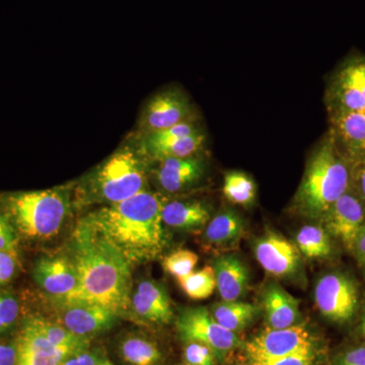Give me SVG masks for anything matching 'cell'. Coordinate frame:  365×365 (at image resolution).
Listing matches in <instances>:
<instances>
[{
  "label": "cell",
  "instance_id": "cell-1",
  "mask_svg": "<svg viewBox=\"0 0 365 365\" xmlns=\"http://www.w3.org/2000/svg\"><path fill=\"white\" fill-rule=\"evenodd\" d=\"M68 257L79 282L68 302L98 304L119 316L131 307V264L86 217L72 232Z\"/></svg>",
  "mask_w": 365,
  "mask_h": 365
},
{
  "label": "cell",
  "instance_id": "cell-2",
  "mask_svg": "<svg viewBox=\"0 0 365 365\" xmlns=\"http://www.w3.org/2000/svg\"><path fill=\"white\" fill-rule=\"evenodd\" d=\"M165 203L162 196L146 190L122 202L98 209L86 218L135 265L155 260L165 249Z\"/></svg>",
  "mask_w": 365,
  "mask_h": 365
},
{
  "label": "cell",
  "instance_id": "cell-3",
  "mask_svg": "<svg viewBox=\"0 0 365 365\" xmlns=\"http://www.w3.org/2000/svg\"><path fill=\"white\" fill-rule=\"evenodd\" d=\"M351 188V162L330 132L307 163L294 207L309 220L322 222L336 201Z\"/></svg>",
  "mask_w": 365,
  "mask_h": 365
},
{
  "label": "cell",
  "instance_id": "cell-4",
  "mask_svg": "<svg viewBox=\"0 0 365 365\" xmlns=\"http://www.w3.org/2000/svg\"><path fill=\"white\" fill-rule=\"evenodd\" d=\"M1 202L19 234L36 241L58 234L69 210L68 193L62 188L14 192L2 197Z\"/></svg>",
  "mask_w": 365,
  "mask_h": 365
},
{
  "label": "cell",
  "instance_id": "cell-5",
  "mask_svg": "<svg viewBox=\"0 0 365 365\" xmlns=\"http://www.w3.org/2000/svg\"><path fill=\"white\" fill-rule=\"evenodd\" d=\"M83 196L107 205L122 202L148 190L143 155L124 146L115 151L86 178Z\"/></svg>",
  "mask_w": 365,
  "mask_h": 365
},
{
  "label": "cell",
  "instance_id": "cell-6",
  "mask_svg": "<svg viewBox=\"0 0 365 365\" xmlns=\"http://www.w3.org/2000/svg\"><path fill=\"white\" fill-rule=\"evenodd\" d=\"M319 347L304 324L289 328H266L244 346V361H266Z\"/></svg>",
  "mask_w": 365,
  "mask_h": 365
},
{
  "label": "cell",
  "instance_id": "cell-7",
  "mask_svg": "<svg viewBox=\"0 0 365 365\" xmlns=\"http://www.w3.org/2000/svg\"><path fill=\"white\" fill-rule=\"evenodd\" d=\"M314 302L322 316L333 323L346 324L354 318L359 307L356 282L344 273L325 274L317 282Z\"/></svg>",
  "mask_w": 365,
  "mask_h": 365
},
{
  "label": "cell",
  "instance_id": "cell-8",
  "mask_svg": "<svg viewBox=\"0 0 365 365\" xmlns=\"http://www.w3.org/2000/svg\"><path fill=\"white\" fill-rule=\"evenodd\" d=\"M176 327L184 342L201 343L217 355L232 351L241 345L237 334L220 325L206 307L184 309L178 317Z\"/></svg>",
  "mask_w": 365,
  "mask_h": 365
},
{
  "label": "cell",
  "instance_id": "cell-9",
  "mask_svg": "<svg viewBox=\"0 0 365 365\" xmlns=\"http://www.w3.org/2000/svg\"><path fill=\"white\" fill-rule=\"evenodd\" d=\"M327 100L330 114L365 110V58L341 66L331 81Z\"/></svg>",
  "mask_w": 365,
  "mask_h": 365
},
{
  "label": "cell",
  "instance_id": "cell-10",
  "mask_svg": "<svg viewBox=\"0 0 365 365\" xmlns=\"http://www.w3.org/2000/svg\"><path fill=\"white\" fill-rule=\"evenodd\" d=\"M322 222L328 234L353 253L365 227V205L351 188L336 201Z\"/></svg>",
  "mask_w": 365,
  "mask_h": 365
},
{
  "label": "cell",
  "instance_id": "cell-11",
  "mask_svg": "<svg viewBox=\"0 0 365 365\" xmlns=\"http://www.w3.org/2000/svg\"><path fill=\"white\" fill-rule=\"evenodd\" d=\"M38 285L57 302H71L78 292V277L68 256L41 258L33 271Z\"/></svg>",
  "mask_w": 365,
  "mask_h": 365
},
{
  "label": "cell",
  "instance_id": "cell-12",
  "mask_svg": "<svg viewBox=\"0 0 365 365\" xmlns=\"http://www.w3.org/2000/svg\"><path fill=\"white\" fill-rule=\"evenodd\" d=\"M254 253L262 268L277 278L292 277L300 268L302 257L297 245L276 232H267L254 245Z\"/></svg>",
  "mask_w": 365,
  "mask_h": 365
},
{
  "label": "cell",
  "instance_id": "cell-13",
  "mask_svg": "<svg viewBox=\"0 0 365 365\" xmlns=\"http://www.w3.org/2000/svg\"><path fill=\"white\" fill-rule=\"evenodd\" d=\"M190 114L191 106L184 93L178 90L163 91L151 98L146 105L141 126L148 135L188 121Z\"/></svg>",
  "mask_w": 365,
  "mask_h": 365
},
{
  "label": "cell",
  "instance_id": "cell-14",
  "mask_svg": "<svg viewBox=\"0 0 365 365\" xmlns=\"http://www.w3.org/2000/svg\"><path fill=\"white\" fill-rule=\"evenodd\" d=\"M59 322L67 330L88 338L109 330L119 314L102 306L88 302H58Z\"/></svg>",
  "mask_w": 365,
  "mask_h": 365
},
{
  "label": "cell",
  "instance_id": "cell-15",
  "mask_svg": "<svg viewBox=\"0 0 365 365\" xmlns=\"http://www.w3.org/2000/svg\"><path fill=\"white\" fill-rule=\"evenodd\" d=\"M16 365H61L74 351L48 342L28 322L16 340Z\"/></svg>",
  "mask_w": 365,
  "mask_h": 365
},
{
  "label": "cell",
  "instance_id": "cell-16",
  "mask_svg": "<svg viewBox=\"0 0 365 365\" xmlns=\"http://www.w3.org/2000/svg\"><path fill=\"white\" fill-rule=\"evenodd\" d=\"M155 176L158 186L167 193H178L200 182L205 173V163L201 158H170L158 160Z\"/></svg>",
  "mask_w": 365,
  "mask_h": 365
},
{
  "label": "cell",
  "instance_id": "cell-17",
  "mask_svg": "<svg viewBox=\"0 0 365 365\" xmlns=\"http://www.w3.org/2000/svg\"><path fill=\"white\" fill-rule=\"evenodd\" d=\"M330 115L331 133L348 160L365 158V110Z\"/></svg>",
  "mask_w": 365,
  "mask_h": 365
},
{
  "label": "cell",
  "instance_id": "cell-18",
  "mask_svg": "<svg viewBox=\"0 0 365 365\" xmlns=\"http://www.w3.org/2000/svg\"><path fill=\"white\" fill-rule=\"evenodd\" d=\"M261 309L267 328L285 329L299 324V302L276 283L267 285L262 294Z\"/></svg>",
  "mask_w": 365,
  "mask_h": 365
},
{
  "label": "cell",
  "instance_id": "cell-19",
  "mask_svg": "<svg viewBox=\"0 0 365 365\" xmlns=\"http://www.w3.org/2000/svg\"><path fill=\"white\" fill-rule=\"evenodd\" d=\"M245 235L242 216L230 209H225L209 220L203 234L204 245L217 252L234 251L239 247Z\"/></svg>",
  "mask_w": 365,
  "mask_h": 365
},
{
  "label": "cell",
  "instance_id": "cell-20",
  "mask_svg": "<svg viewBox=\"0 0 365 365\" xmlns=\"http://www.w3.org/2000/svg\"><path fill=\"white\" fill-rule=\"evenodd\" d=\"M216 288L225 302L239 300L249 287L250 273L244 262L232 254L217 257L213 262Z\"/></svg>",
  "mask_w": 365,
  "mask_h": 365
},
{
  "label": "cell",
  "instance_id": "cell-21",
  "mask_svg": "<svg viewBox=\"0 0 365 365\" xmlns=\"http://www.w3.org/2000/svg\"><path fill=\"white\" fill-rule=\"evenodd\" d=\"M131 307L141 318L155 324H168L174 313L167 292L155 281L144 280L131 297Z\"/></svg>",
  "mask_w": 365,
  "mask_h": 365
},
{
  "label": "cell",
  "instance_id": "cell-22",
  "mask_svg": "<svg viewBox=\"0 0 365 365\" xmlns=\"http://www.w3.org/2000/svg\"><path fill=\"white\" fill-rule=\"evenodd\" d=\"M162 215L165 225L185 232L202 230L211 220L207 206L195 200L165 201Z\"/></svg>",
  "mask_w": 365,
  "mask_h": 365
},
{
  "label": "cell",
  "instance_id": "cell-23",
  "mask_svg": "<svg viewBox=\"0 0 365 365\" xmlns=\"http://www.w3.org/2000/svg\"><path fill=\"white\" fill-rule=\"evenodd\" d=\"M261 311V307L239 300H222L212 306L210 309L213 318L220 325L237 334L248 328Z\"/></svg>",
  "mask_w": 365,
  "mask_h": 365
},
{
  "label": "cell",
  "instance_id": "cell-24",
  "mask_svg": "<svg viewBox=\"0 0 365 365\" xmlns=\"http://www.w3.org/2000/svg\"><path fill=\"white\" fill-rule=\"evenodd\" d=\"M26 322L53 345L68 348L74 352L81 351L88 348V338L76 335L67 330L61 324L53 323L40 317H31Z\"/></svg>",
  "mask_w": 365,
  "mask_h": 365
},
{
  "label": "cell",
  "instance_id": "cell-25",
  "mask_svg": "<svg viewBox=\"0 0 365 365\" xmlns=\"http://www.w3.org/2000/svg\"><path fill=\"white\" fill-rule=\"evenodd\" d=\"M300 254L309 259L327 258L332 254L330 235L319 225H307L300 228L295 237Z\"/></svg>",
  "mask_w": 365,
  "mask_h": 365
},
{
  "label": "cell",
  "instance_id": "cell-26",
  "mask_svg": "<svg viewBox=\"0 0 365 365\" xmlns=\"http://www.w3.org/2000/svg\"><path fill=\"white\" fill-rule=\"evenodd\" d=\"M119 351L122 359L129 365H158L163 359L160 348L139 336L125 338L120 344Z\"/></svg>",
  "mask_w": 365,
  "mask_h": 365
},
{
  "label": "cell",
  "instance_id": "cell-27",
  "mask_svg": "<svg viewBox=\"0 0 365 365\" xmlns=\"http://www.w3.org/2000/svg\"><path fill=\"white\" fill-rule=\"evenodd\" d=\"M204 139H205V137H204L202 132H200V133L194 134V135L170 140L169 143L144 148L141 151L155 160L170 158H189L201 150Z\"/></svg>",
  "mask_w": 365,
  "mask_h": 365
},
{
  "label": "cell",
  "instance_id": "cell-28",
  "mask_svg": "<svg viewBox=\"0 0 365 365\" xmlns=\"http://www.w3.org/2000/svg\"><path fill=\"white\" fill-rule=\"evenodd\" d=\"M222 192L230 202L242 207H250L256 200V184L246 173L228 172L225 176Z\"/></svg>",
  "mask_w": 365,
  "mask_h": 365
},
{
  "label": "cell",
  "instance_id": "cell-29",
  "mask_svg": "<svg viewBox=\"0 0 365 365\" xmlns=\"http://www.w3.org/2000/svg\"><path fill=\"white\" fill-rule=\"evenodd\" d=\"M177 280L185 294L192 299H208L216 289L215 271L212 266H205Z\"/></svg>",
  "mask_w": 365,
  "mask_h": 365
},
{
  "label": "cell",
  "instance_id": "cell-30",
  "mask_svg": "<svg viewBox=\"0 0 365 365\" xmlns=\"http://www.w3.org/2000/svg\"><path fill=\"white\" fill-rule=\"evenodd\" d=\"M198 261V256L194 252L189 250H178L163 259V267L165 272L174 277H184L193 272Z\"/></svg>",
  "mask_w": 365,
  "mask_h": 365
},
{
  "label": "cell",
  "instance_id": "cell-31",
  "mask_svg": "<svg viewBox=\"0 0 365 365\" xmlns=\"http://www.w3.org/2000/svg\"><path fill=\"white\" fill-rule=\"evenodd\" d=\"M200 129L188 120V121L182 122V123L175 125V126L170 127V128L165 129V130L144 135L143 148L169 143L170 140L194 135V134L200 133Z\"/></svg>",
  "mask_w": 365,
  "mask_h": 365
},
{
  "label": "cell",
  "instance_id": "cell-32",
  "mask_svg": "<svg viewBox=\"0 0 365 365\" xmlns=\"http://www.w3.org/2000/svg\"><path fill=\"white\" fill-rule=\"evenodd\" d=\"M319 359L321 349L317 347L266 361H244V365H319Z\"/></svg>",
  "mask_w": 365,
  "mask_h": 365
},
{
  "label": "cell",
  "instance_id": "cell-33",
  "mask_svg": "<svg viewBox=\"0 0 365 365\" xmlns=\"http://www.w3.org/2000/svg\"><path fill=\"white\" fill-rule=\"evenodd\" d=\"M20 314V306L14 295L0 292V333L9 330Z\"/></svg>",
  "mask_w": 365,
  "mask_h": 365
},
{
  "label": "cell",
  "instance_id": "cell-34",
  "mask_svg": "<svg viewBox=\"0 0 365 365\" xmlns=\"http://www.w3.org/2000/svg\"><path fill=\"white\" fill-rule=\"evenodd\" d=\"M217 354L208 346L201 343H187L184 348V359L190 365H215Z\"/></svg>",
  "mask_w": 365,
  "mask_h": 365
},
{
  "label": "cell",
  "instance_id": "cell-35",
  "mask_svg": "<svg viewBox=\"0 0 365 365\" xmlns=\"http://www.w3.org/2000/svg\"><path fill=\"white\" fill-rule=\"evenodd\" d=\"M18 266L16 251L0 252V287L13 279Z\"/></svg>",
  "mask_w": 365,
  "mask_h": 365
},
{
  "label": "cell",
  "instance_id": "cell-36",
  "mask_svg": "<svg viewBox=\"0 0 365 365\" xmlns=\"http://www.w3.org/2000/svg\"><path fill=\"white\" fill-rule=\"evenodd\" d=\"M352 189L365 205V158L351 163Z\"/></svg>",
  "mask_w": 365,
  "mask_h": 365
},
{
  "label": "cell",
  "instance_id": "cell-37",
  "mask_svg": "<svg viewBox=\"0 0 365 365\" xmlns=\"http://www.w3.org/2000/svg\"><path fill=\"white\" fill-rule=\"evenodd\" d=\"M16 237L13 225L6 216L0 217V252L16 251Z\"/></svg>",
  "mask_w": 365,
  "mask_h": 365
},
{
  "label": "cell",
  "instance_id": "cell-38",
  "mask_svg": "<svg viewBox=\"0 0 365 365\" xmlns=\"http://www.w3.org/2000/svg\"><path fill=\"white\" fill-rule=\"evenodd\" d=\"M333 365H365V345L356 346L341 353Z\"/></svg>",
  "mask_w": 365,
  "mask_h": 365
},
{
  "label": "cell",
  "instance_id": "cell-39",
  "mask_svg": "<svg viewBox=\"0 0 365 365\" xmlns=\"http://www.w3.org/2000/svg\"><path fill=\"white\" fill-rule=\"evenodd\" d=\"M98 361L93 353L85 349L71 355L61 365H98Z\"/></svg>",
  "mask_w": 365,
  "mask_h": 365
},
{
  "label": "cell",
  "instance_id": "cell-40",
  "mask_svg": "<svg viewBox=\"0 0 365 365\" xmlns=\"http://www.w3.org/2000/svg\"><path fill=\"white\" fill-rule=\"evenodd\" d=\"M16 343H7L0 340V365H16Z\"/></svg>",
  "mask_w": 365,
  "mask_h": 365
},
{
  "label": "cell",
  "instance_id": "cell-41",
  "mask_svg": "<svg viewBox=\"0 0 365 365\" xmlns=\"http://www.w3.org/2000/svg\"><path fill=\"white\" fill-rule=\"evenodd\" d=\"M353 253L356 255L360 263H361V265L365 268V227L364 230H362L361 234L359 235L356 242H355Z\"/></svg>",
  "mask_w": 365,
  "mask_h": 365
},
{
  "label": "cell",
  "instance_id": "cell-42",
  "mask_svg": "<svg viewBox=\"0 0 365 365\" xmlns=\"http://www.w3.org/2000/svg\"><path fill=\"white\" fill-rule=\"evenodd\" d=\"M98 365H115L109 359H101L98 361Z\"/></svg>",
  "mask_w": 365,
  "mask_h": 365
},
{
  "label": "cell",
  "instance_id": "cell-43",
  "mask_svg": "<svg viewBox=\"0 0 365 365\" xmlns=\"http://www.w3.org/2000/svg\"><path fill=\"white\" fill-rule=\"evenodd\" d=\"M360 330H361V334L365 337V311L364 318H362L361 326H360Z\"/></svg>",
  "mask_w": 365,
  "mask_h": 365
},
{
  "label": "cell",
  "instance_id": "cell-44",
  "mask_svg": "<svg viewBox=\"0 0 365 365\" xmlns=\"http://www.w3.org/2000/svg\"><path fill=\"white\" fill-rule=\"evenodd\" d=\"M1 216H2V215H1V213H0V217H1Z\"/></svg>",
  "mask_w": 365,
  "mask_h": 365
},
{
  "label": "cell",
  "instance_id": "cell-45",
  "mask_svg": "<svg viewBox=\"0 0 365 365\" xmlns=\"http://www.w3.org/2000/svg\"><path fill=\"white\" fill-rule=\"evenodd\" d=\"M185 365H190V364H185Z\"/></svg>",
  "mask_w": 365,
  "mask_h": 365
}]
</instances>
